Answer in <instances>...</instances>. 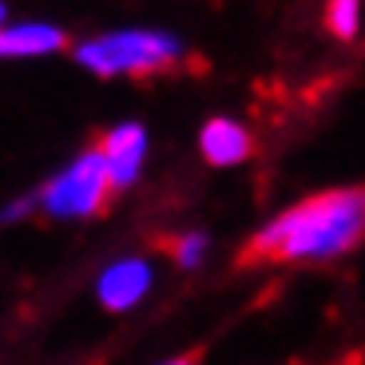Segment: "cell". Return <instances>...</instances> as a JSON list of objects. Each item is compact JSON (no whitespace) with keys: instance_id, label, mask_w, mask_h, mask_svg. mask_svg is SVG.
Listing matches in <instances>:
<instances>
[{"instance_id":"obj_1","label":"cell","mask_w":365,"mask_h":365,"mask_svg":"<svg viewBox=\"0 0 365 365\" xmlns=\"http://www.w3.org/2000/svg\"><path fill=\"white\" fill-rule=\"evenodd\" d=\"M365 222V199L357 187L346 191L318 195L310 202H298L286 215L258 230L250 242V258H290V262H306V258H334L346 255L361 238Z\"/></svg>"},{"instance_id":"obj_2","label":"cell","mask_w":365,"mask_h":365,"mask_svg":"<svg viewBox=\"0 0 365 365\" xmlns=\"http://www.w3.org/2000/svg\"><path fill=\"white\" fill-rule=\"evenodd\" d=\"M76 60L96 76H151V72L179 64L182 44L175 36H167V32L131 28V32H108L100 40L80 44Z\"/></svg>"},{"instance_id":"obj_3","label":"cell","mask_w":365,"mask_h":365,"mask_svg":"<svg viewBox=\"0 0 365 365\" xmlns=\"http://www.w3.org/2000/svg\"><path fill=\"white\" fill-rule=\"evenodd\" d=\"M108 171H103L100 151H83L80 159H72L68 171H60L56 179H48V187L40 191V207L52 219H88L100 215L108 202Z\"/></svg>"},{"instance_id":"obj_4","label":"cell","mask_w":365,"mask_h":365,"mask_svg":"<svg viewBox=\"0 0 365 365\" xmlns=\"http://www.w3.org/2000/svg\"><path fill=\"white\" fill-rule=\"evenodd\" d=\"M100 159H103V171H108L111 187H131L143 171V155H147V135L139 123H119V128L108 131L100 147Z\"/></svg>"},{"instance_id":"obj_5","label":"cell","mask_w":365,"mask_h":365,"mask_svg":"<svg viewBox=\"0 0 365 365\" xmlns=\"http://www.w3.org/2000/svg\"><path fill=\"white\" fill-rule=\"evenodd\" d=\"M147 290H151V266L143 258H123L100 278V302L108 310H131Z\"/></svg>"},{"instance_id":"obj_6","label":"cell","mask_w":365,"mask_h":365,"mask_svg":"<svg viewBox=\"0 0 365 365\" xmlns=\"http://www.w3.org/2000/svg\"><path fill=\"white\" fill-rule=\"evenodd\" d=\"M199 147H202V155H207V163L235 167L255 151V139H250V131L242 128V123H235V119H210L199 135Z\"/></svg>"},{"instance_id":"obj_7","label":"cell","mask_w":365,"mask_h":365,"mask_svg":"<svg viewBox=\"0 0 365 365\" xmlns=\"http://www.w3.org/2000/svg\"><path fill=\"white\" fill-rule=\"evenodd\" d=\"M64 48V32L52 24H9L0 28V60H24V56H48Z\"/></svg>"},{"instance_id":"obj_8","label":"cell","mask_w":365,"mask_h":365,"mask_svg":"<svg viewBox=\"0 0 365 365\" xmlns=\"http://www.w3.org/2000/svg\"><path fill=\"white\" fill-rule=\"evenodd\" d=\"M326 24L338 40H354L357 28H361V0H329Z\"/></svg>"},{"instance_id":"obj_9","label":"cell","mask_w":365,"mask_h":365,"mask_svg":"<svg viewBox=\"0 0 365 365\" xmlns=\"http://www.w3.org/2000/svg\"><path fill=\"white\" fill-rule=\"evenodd\" d=\"M202 255H207V235H182L175 242V262H182V266H195Z\"/></svg>"},{"instance_id":"obj_10","label":"cell","mask_w":365,"mask_h":365,"mask_svg":"<svg viewBox=\"0 0 365 365\" xmlns=\"http://www.w3.org/2000/svg\"><path fill=\"white\" fill-rule=\"evenodd\" d=\"M32 207H36V199H16V202H9V207L0 210V222H16V219H24V215H32Z\"/></svg>"},{"instance_id":"obj_11","label":"cell","mask_w":365,"mask_h":365,"mask_svg":"<svg viewBox=\"0 0 365 365\" xmlns=\"http://www.w3.org/2000/svg\"><path fill=\"white\" fill-rule=\"evenodd\" d=\"M163 365H191V361H187V357H179V361H163Z\"/></svg>"},{"instance_id":"obj_12","label":"cell","mask_w":365,"mask_h":365,"mask_svg":"<svg viewBox=\"0 0 365 365\" xmlns=\"http://www.w3.org/2000/svg\"><path fill=\"white\" fill-rule=\"evenodd\" d=\"M0 28H4V4H0Z\"/></svg>"}]
</instances>
